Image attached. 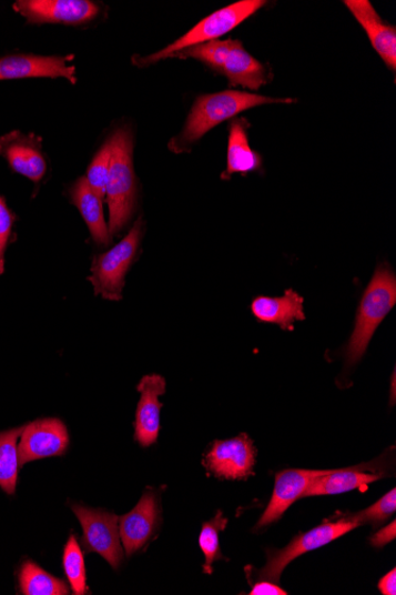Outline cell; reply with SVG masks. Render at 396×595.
Wrapping results in <instances>:
<instances>
[{"mask_svg":"<svg viewBox=\"0 0 396 595\" xmlns=\"http://www.w3.org/2000/svg\"><path fill=\"white\" fill-rule=\"evenodd\" d=\"M294 99H275L243 91H223L201 95L189 113L183 131L169 142V149L175 154L191 151L206 132L238 113L266 105L291 104Z\"/></svg>","mask_w":396,"mask_h":595,"instance_id":"6da1fadb","label":"cell"},{"mask_svg":"<svg viewBox=\"0 0 396 595\" xmlns=\"http://www.w3.org/2000/svg\"><path fill=\"white\" fill-rule=\"evenodd\" d=\"M396 303V278L387 263L378 264L361 299L355 320V329L346 346L343 359L346 367L354 369L363 361L370 340L382 322L390 313Z\"/></svg>","mask_w":396,"mask_h":595,"instance_id":"7a4b0ae2","label":"cell"},{"mask_svg":"<svg viewBox=\"0 0 396 595\" xmlns=\"http://www.w3.org/2000/svg\"><path fill=\"white\" fill-rule=\"evenodd\" d=\"M112 159L106 183L111 235H119L130 223L136 203V179L133 167L131 128L116 129L110 138Z\"/></svg>","mask_w":396,"mask_h":595,"instance_id":"3957f363","label":"cell"},{"mask_svg":"<svg viewBox=\"0 0 396 595\" xmlns=\"http://www.w3.org/2000/svg\"><path fill=\"white\" fill-rule=\"evenodd\" d=\"M172 58L201 61L216 73L227 77L231 87L260 90L268 80L266 67L248 54L240 41L216 40L184 49Z\"/></svg>","mask_w":396,"mask_h":595,"instance_id":"277c9868","label":"cell"},{"mask_svg":"<svg viewBox=\"0 0 396 595\" xmlns=\"http://www.w3.org/2000/svg\"><path fill=\"white\" fill-rule=\"evenodd\" d=\"M265 4L266 2L264 0H241V2L223 8L206 17V19L201 21L192 30H189L185 36L174 43L169 44L163 50H160V52L145 58L134 57L132 59L133 63L135 65L146 67L172 58V56L182 52L184 49L216 41L250 19L252 14L261 10Z\"/></svg>","mask_w":396,"mask_h":595,"instance_id":"5b68a950","label":"cell"},{"mask_svg":"<svg viewBox=\"0 0 396 595\" xmlns=\"http://www.w3.org/2000/svg\"><path fill=\"white\" fill-rule=\"evenodd\" d=\"M361 523L352 515L332 518L315 530L296 536L283 549H267L266 565L255 572L256 581H268L280 584L283 572L299 556L326 546L335 539L358 528Z\"/></svg>","mask_w":396,"mask_h":595,"instance_id":"8992f818","label":"cell"},{"mask_svg":"<svg viewBox=\"0 0 396 595\" xmlns=\"http://www.w3.org/2000/svg\"><path fill=\"white\" fill-rule=\"evenodd\" d=\"M144 231L145 223L140 218L122 242L94 258L89 280L94 286L95 295L110 301L123 299L125 278L140 250Z\"/></svg>","mask_w":396,"mask_h":595,"instance_id":"52a82bcc","label":"cell"},{"mask_svg":"<svg viewBox=\"0 0 396 595\" xmlns=\"http://www.w3.org/2000/svg\"><path fill=\"white\" fill-rule=\"evenodd\" d=\"M81 523V546L85 554L97 553L108 561L113 569L122 566L124 551L119 533V517L99 508L72 506Z\"/></svg>","mask_w":396,"mask_h":595,"instance_id":"ba28073f","label":"cell"},{"mask_svg":"<svg viewBox=\"0 0 396 595\" xmlns=\"http://www.w3.org/2000/svg\"><path fill=\"white\" fill-rule=\"evenodd\" d=\"M12 9L30 24L85 26L98 19L101 7L91 0H19Z\"/></svg>","mask_w":396,"mask_h":595,"instance_id":"9c48e42d","label":"cell"},{"mask_svg":"<svg viewBox=\"0 0 396 595\" xmlns=\"http://www.w3.org/2000/svg\"><path fill=\"white\" fill-rule=\"evenodd\" d=\"M257 450L247 434L229 440H216L203 465L219 480L246 481L254 474Z\"/></svg>","mask_w":396,"mask_h":595,"instance_id":"30bf717a","label":"cell"},{"mask_svg":"<svg viewBox=\"0 0 396 595\" xmlns=\"http://www.w3.org/2000/svg\"><path fill=\"white\" fill-rule=\"evenodd\" d=\"M0 157L4 158L14 173L33 183H40L48 170L42 150V139L34 133L12 131L0 138Z\"/></svg>","mask_w":396,"mask_h":595,"instance_id":"8fae6325","label":"cell"},{"mask_svg":"<svg viewBox=\"0 0 396 595\" xmlns=\"http://www.w3.org/2000/svg\"><path fill=\"white\" fill-rule=\"evenodd\" d=\"M69 445L64 423L58 418L34 421L21 434L19 445L20 466L40 458L63 455Z\"/></svg>","mask_w":396,"mask_h":595,"instance_id":"7c38bea8","label":"cell"},{"mask_svg":"<svg viewBox=\"0 0 396 595\" xmlns=\"http://www.w3.org/2000/svg\"><path fill=\"white\" fill-rule=\"evenodd\" d=\"M332 471L290 468L275 474L273 495L265 513L256 523L255 531L265 530L271 524L278 522L292 504L303 498L309 484Z\"/></svg>","mask_w":396,"mask_h":595,"instance_id":"4fadbf2b","label":"cell"},{"mask_svg":"<svg viewBox=\"0 0 396 595\" xmlns=\"http://www.w3.org/2000/svg\"><path fill=\"white\" fill-rule=\"evenodd\" d=\"M162 510L160 501L152 491L144 496L125 516L119 517V533L128 556L143 549L145 544L160 530Z\"/></svg>","mask_w":396,"mask_h":595,"instance_id":"5bb4252c","label":"cell"},{"mask_svg":"<svg viewBox=\"0 0 396 595\" xmlns=\"http://www.w3.org/2000/svg\"><path fill=\"white\" fill-rule=\"evenodd\" d=\"M71 57H41L33 54H11L0 58V81L28 78H64L78 82L77 68L69 64Z\"/></svg>","mask_w":396,"mask_h":595,"instance_id":"9a60e30c","label":"cell"},{"mask_svg":"<svg viewBox=\"0 0 396 595\" xmlns=\"http://www.w3.org/2000/svg\"><path fill=\"white\" fill-rule=\"evenodd\" d=\"M136 390L141 400L136 407L134 440L142 447H150L156 444L161 432L163 404L160 397L165 394L166 383L160 375H149L142 379Z\"/></svg>","mask_w":396,"mask_h":595,"instance_id":"2e32d148","label":"cell"},{"mask_svg":"<svg viewBox=\"0 0 396 595\" xmlns=\"http://www.w3.org/2000/svg\"><path fill=\"white\" fill-rule=\"evenodd\" d=\"M346 7L367 32L376 53L393 72L396 70V30L386 24L368 0H346Z\"/></svg>","mask_w":396,"mask_h":595,"instance_id":"e0dca14e","label":"cell"},{"mask_svg":"<svg viewBox=\"0 0 396 595\" xmlns=\"http://www.w3.org/2000/svg\"><path fill=\"white\" fill-rule=\"evenodd\" d=\"M251 310L257 321L278 325L284 331H294L295 322L306 319L304 299L294 289H287L282 298L257 296Z\"/></svg>","mask_w":396,"mask_h":595,"instance_id":"ac0fdd59","label":"cell"},{"mask_svg":"<svg viewBox=\"0 0 396 595\" xmlns=\"http://www.w3.org/2000/svg\"><path fill=\"white\" fill-rule=\"evenodd\" d=\"M69 196L89 226L93 241L99 246H109L112 241L110 229L103 216L102 200L85 178H80L69 190Z\"/></svg>","mask_w":396,"mask_h":595,"instance_id":"d6986e66","label":"cell"},{"mask_svg":"<svg viewBox=\"0 0 396 595\" xmlns=\"http://www.w3.org/2000/svg\"><path fill=\"white\" fill-rule=\"evenodd\" d=\"M369 468L363 470L361 466L333 470L309 484L303 498L341 495L383 478V474L365 472Z\"/></svg>","mask_w":396,"mask_h":595,"instance_id":"ffe728a7","label":"cell"},{"mask_svg":"<svg viewBox=\"0 0 396 595\" xmlns=\"http://www.w3.org/2000/svg\"><path fill=\"white\" fill-rule=\"evenodd\" d=\"M247 125L245 119H236L231 125L227 168L221 175L222 180H231L234 174L245 177L262 168V157L250 145Z\"/></svg>","mask_w":396,"mask_h":595,"instance_id":"44dd1931","label":"cell"},{"mask_svg":"<svg viewBox=\"0 0 396 595\" xmlns=\"http://www.w3.org/2000/svg\"><path fill=\"white\" fill-rule=\"evenodd\" d=\"M24 427L0 432V487L13 495L19 481V446L17 440L20 438Z\"/></svg>","mask_w":396,"mask_h":595,"instance_id":"7402d4cb","label":"cell"},{"mask_svg":"<svg viewBox=\"0 0 396 595\" xmlns=\"http://www.w3.org/2000/svg\"><path fill=\"white\" fill-rule=\"evenodd\" d=\"M21 591L26 595H65L69 588L64 582L47 573L33 563H26L20 574Z\"/></svg>","mask_w":396,"mask_h":595,"instance_id":"603a6c76","label":"cell"},{"mask_svg":"<svg viewBox=\"0 0 396 595\" xmlns=\"http://www.w3.org/2000/svg\"><path fill=\"white\" fill-rule=\"evenodd\" d=\"M229 520L221 512L216 516L203 524L199 537L200 548L205 557L203 571L205 574L213 573V565L217 559H226L223 557L220 548V533L226 530Z\"/></svg>","mask_w":396,"mask_h":595,"instance_id":"cb8c5ba5","label":"cell"},{"mask_svg":"<svg viewBox=\"0 0 396 595\" xmlns=\"http://www.w3.org/2000/svg\"><path fill=\"white\" fill-rule=\"evenodd\" d=\"M63 569L74 594L89 593L88 574H85L84 557L74 535L69 537L63 553Z\"/></svg>","mask_w":396,"mask_h":595,"instance_id":"d4e9b609","label":"cell"},{"mask_svg":"<svg viewBox=\"0 0 396 595\" xmlns=\"http://www.w3.org/2000/svg\"><path fill=\"white\" fill-rule=\"evenodd\" d=\"M112 150V142L109 139L97 152L88 169V175L84 177L91 185V189L101 199H105L106 196V183L110 172Z\"/></svg>","mask_w":396,"mask_h":595,"instance_id":"484cf974","label":"cell"},{"mask_svg":"<svg viewBox=\"0 0 396 595\" xmlns=\"http://www.w3.org/2000/svg\"><path fill=\"white\" fill-rule=\"evenodd\" d=\"M396 510V490L393 488L383 498L378 500L372 506L363 510V512L353 514L356 520L364 524H372L373 528H378L388 521Z\"/></svg>","mask_w":396,"mask_h":595,"instance_id":"4316f807","label":"cell"},{"mask_svg":"<svg viewBox=\"0 0 396 595\" xmlns=\"http://www.w3.org/2000/svg\"><path fill=\"white\" fill-rule=\"evenodd\" d=\"M14 215L7 205L3 196H0V275L4 272L6 251L12 233Z\"/></svg>","mask_w":396,"mask_h":595,"instance_id":"83f0119b","label":"cell"},{"mask_svg":"<svg viewBox=\"0 0 396 595\" xmlns=\"http://www.w3.org/2000/svg\"><path fill=\"white\" fill-rule=\"evenodd\" d=\"M396 522L393 521L390 524L385 526V528L378 531L370 537V544L374 548H384L388 543L395 539L396 537Z\"/></svg>","mask_w":396,"mask_h":595,"instance_id":"f1b7e54d","label":"cell"},{"mask_svg":"<svg viewBox=\"0 0 396 595\" xmlns=\"http://www.w3.org/2000/svg\"><path fill=\"white\" fill-rule=\"evenodd\" d=\"M251 595H287L288 593L283 589L278 584L268 581H255L252 586Z\"/></svg>","mask_w":396,"mask_h":595,"instance_id":"f546056e","label":"cell"},{"mask_svg":"<svg viewBox=\"0 0 396 595\" xmlns=\"http://www.w3.org/2000/svg\"><path fill=\"white\" fill-rule=\"evenodd\" d=\"M378 591L384 595L396 594V571L395 568L387 573L380 582H378Z\"/></svg>","mask_w":396,"mask_h":595,"instance_id":"4dcf8cb0","label":"cell"}]
</instances>
